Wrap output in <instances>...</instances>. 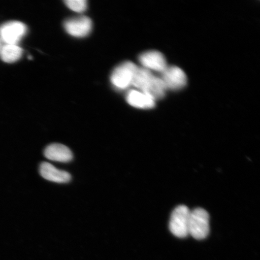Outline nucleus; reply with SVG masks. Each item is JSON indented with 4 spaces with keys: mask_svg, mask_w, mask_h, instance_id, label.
<instances>
[{
    "mask_svg": "<svg viewBox=\"0 0 260 260\" xmlns=\"http://www.w3.org/2000/svg\"><path fill=\"white\" fill-rule=\"evenodd\" d=\"M64 27L68 34L74 37L83 38L88 35L92 27L91 19L87 16H80L67 19Z\"/></svg>",
    "mask_w": 260,
    "mask_h": 260,
    "instance_id": "7",
    "label": "nucleus"
},
{
    "mask_svg": "<svg viewBox=\"0 0 260 260\" xmlns=\"http://www.w3.org/2000/svg\"><path fill=\"white\" fill-rule=\"evenodd\" d=\"M138 67L132 61H125L117 67L111 75L113 85L119 89H125L132 85Z\"/></svg>",
    "mask_w": 260,
    "mask_h": 260,
    "instance_id": "4",
    "label": "nucleus"
},
{
    "mask_svg": "<svg viewBox=\"0 0 260 260\" xmlns=\"http://www.w3.org/2000/svg\"><path fill=\"white\" fill-rule=\"evenodd\" d=\"M0 50H1V44H0Z\"/></svg>",
    "mask_w": 260,
    "mask_h": 260,
    "instance_id": "14",
    "label": "nucleus"
},
{
    "mask_svg": "<svg viewBox=\"0 0 260 260\" xmlns=\"http://www.w3.org/2000/svg\"><path fill=\"white\" fill-rule=\"evenodd\" d=\"M64 3L68 8L76 12H83L87 8L86 0H67Z\"/></svg>",
    "mask_w": 260,
    "mask_h": 260,
    "instance_id": "13",
    "label": "nucleus"
},
{
    "mask_svg": "<svg viewBox=\"0 0 260 260\" xmlns=\"http://www.w3.org/2000/svg\"><path fill=\"white\" fill-rule=\"evenodd\" d=\"M45 157L54 161L68 162L73 160L72 151L67 146L60 144H52L44 150Z\"/></svg>",
    "mask_w": 260,
    "mask_h": 260,
    "instance_id": "10",
    "label": "nucleus"
},
{
    "mask_svg": "<svg viewBox=\"0 0 260 260\" xmlns=\"http://www.w3.org/2000/svg\"><path fill=\"white\" fill-rule=\"evenodd\" d=\"M210 216L206 210L198 208L190 211L188 234L197 240L206 239L210 232Z\"/></svg>",
    "mask_w": 260,
    "mask_h": 260,
    "instance_id": "2",
    "label": "nucleus"
},
{
    "mask_svg": "<svg viewBox=\"0 0 260 260\" xmlns=\"http://www.w3.org/2000/svg\"><path fill=\"white\" fill-rule=\"evenodd\" d=\"M160 78L167 90H180L186 86L187 82L186 74L181 68L175 66L167 67L161 73Z\"/></svg>",
    "mask_w": 260,
    "mask_h": 260,
    "instance_id": "5",
    "label": "nucleus"
},
{
    "mask_svg": "<svg viewBox=\"0 0 260 260\" xmlns=\"http://www.w3.org/2000/svg\"><path fill=\"white\" fill-rule=\"evenodd\" d=\"M22 50L18 45L6 44L0 50L2 59L6 63L15 62L21 57Z\"/></svg>",
    "mask_w": 260,
    "mask_h": 260,
    "instance_id": "12",
    "label": "nucleus"
},
{
    "mask_svg": "<svg viewBox=\"0 0 260 260\" xmlns=\"http://www.w3.org/2000/svg\"><path fill=\"white\" fill-rule=\"evenodd\" d=\"M132 85L135 86L138 90L150 96L154 101L162 99L167 90L160 77L154 76L151 71L143 67H138L133 77Z\"/></svg>",
    "mask_w": 260,
    "mask_h": 260,
    "instance_id": "1",
    "label": "nucleus"
},
{
    "mask_svg": "<svg viewBox=\"0 0 260 260\" xmlns=\"http://www.w3.org/2000/svg\"><path fill=\"white\" fill-rule=\"evenodd\" d=\"M27 32L25 25L19 21L6 22L0 27V37L6 44L17 45Z\"/></svg>",
    "mask_w": 260,
    "mask_h": 260,
    "instance_id": "6",
    "label": "nucleus"
},
{
    "mask_svg": "<svg viewBox=\"0 0 260 260\" xmlns=\"http://www.w3.org/2000/svg\"><path fill=\"white\" fill-rule=\"evenodd\" d=\"M41 176L45 180L57 183H67L71 180L68 172L58 170L53 165L47 162H42L40 167Z\"/></svg>",
    "mask_w": 260,
    "mask_h": 260,
    "instance_id": "9",
    "label": "nucleus"
},
{
    "mask_svg": "<svg viewBox=\"0 0 260 260\" xmlns=\"http://www.w3.org/2000/svg\"><path fill=\"white\" fill-rule=\"evenodd\" d=\"M190 210L185 206L175 208L171 216L170 230L178 238H185L188 235V222Z\"/></svg>",
    "mask_w": 260,
    "mask_h": 260,
    "instance_id": "3",
    "label": "nucleus"
},
{
    "mask_svg": "<svg viewBox=\"0 0 260 260\" xmlns=\"http://www.w3.org/2000/svg\"><path fill=\"white\" fill-rule=\"evenodd\" d=\"M126 102L136 108L151 109L155 106V101L144 92L138 90H132L126 97Z\"/></svg>",
    "mask_w": 260,
    "mask_h": 260,
    "instance_id": "11",
    "label": "nucleus"
},
{
    "mask_svg": "<svg viewBox=\"0 0 260 260\" xmlns=\"http://www.w3.org/2000/svg\"><path fill=\"white\" fill-rule=\"evenodd\" d=\"M143 68L149 71L161 73L167 68V60L164 54L157 51H148L139 56Z\"/></svg>",
    "mask_w": 260,
    "mask_h": 260,
    "instance_id": "8",
    "label": "nucleus"
}]
</instances>
